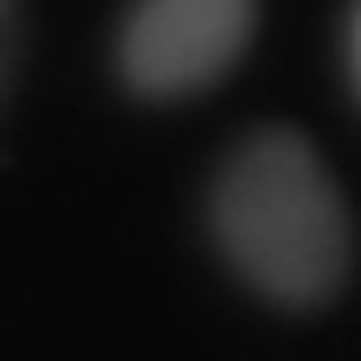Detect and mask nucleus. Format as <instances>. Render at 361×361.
I'll list each match as a JSON object with an SVG mask.
<instances>
[{"label": "nucleus", "mask_w": 361, "mask_h": 361, "mask_svg": "<svg viewBox=\"0 0 361 361\" xmlns=\"http://www.w3.org/2000/svg\"><path fill=\"white\" fill-rule=\"evenodd\" d=\"M209 235L228 273L279 311L330 305L355 254L349 203L298 127H260L216 165Z\"/></svg>", "instance_id": "obj_1"}, {"label": "nucleus", "mask_w": 361, "mask_h": 361, "mask_svg": "<svg viewBox=\"0 0 361 361\" xmlns=\"http://www.w3.org/2000/svg\"><path fill=\"white\" fill-rule=\"evenodd\" d=\"M349 70H355V89H361V0L349 13Z\"/></svg>", "instance_id": "obj_4"}, {"label": "nucleus", "mask_w": 361, "mask_h": 361, "mask_svg": "<svg viewBox=\"0 0 361 361\" xmlns=\"http://www.w3.org/2000/svg\"><path fill=\"white\" fill-rule=\"evenodd\" d=\"M19 63H25V6L19 0H0V108L19 82Z\"/></svg>", "instance_id": "obj_3"}, {"label": "nucleus", "mask_w": 361, "mask_h": 361, "mask_svg": "<svg viewBox=\"0 0 361 361\" xmlns=\"http://www.w3.org/2000/svg\"><path fill=\"white\" fill-rule=\"evenodd\" d=\"M254 0H127L114 32V70L146 102H184L216 89L254 44Z\"/></svg>", "instance_id": "obj_2"}]
</instances>
